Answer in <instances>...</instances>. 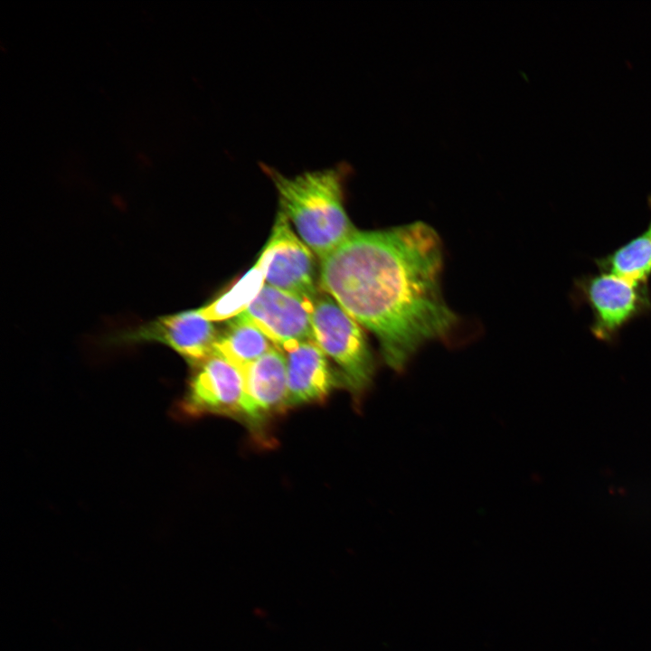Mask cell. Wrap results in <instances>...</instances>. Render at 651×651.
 <instances>
[{
    "label": "cell",
    "instance_id": "cell-1",
    "mask_svg": "<svg viewBox=\"0 0 651 651\" xmlns=\"http://www.w3.org/2000/svg\"><path fill=\"white\" fill-rule=\"evenodd\" d=\"M443 247L416 222L355 231L319 260V285L378 340L385 363L402 372L426 343L444 339L458 317L441 288Z\"/></svg>",
    "mask_w": 651,
    "mask_h": 651
},
{
    "label": "cell",
    "instance_id": "cell-2",
    "mask_svg": "<svg viewBox=\"0 0 651 651\" xmlns=\"http://www.w3.org/2000/svg\"><path fill=\"white\" fill-rule=\"evenodd\" d=\"M261 168L276 187L279 210L319 260L356 231L344 204L347 165L339 163L294 176L267 165L261 164Z\"/></svg>",
    "mask_w": 651,
    "mask_h": 651
},
{
    "label": "cell",
    "instance_id": "cell-3",
    "mask_svg": "<svg viewBox=\"0 0 651 651\" xmlns=\"http://www.w3.org/2000/svg\"><path fill=\"white\" fill-rule=\"evenodd\" d=\"M314 340L340 369L343 383L359 399L369 389L375 361L360 325L328 294L314 299Z\"/></svg>",
    "mask_w": 651,
    "mask_h": 651
},
{
    "label": "cell",
    "instance_id": "cell-4",
    "mask_svg": "<svg viewBox=\"0 0 651 651\" xmlns=\"http://www.w3.org/2000/svg\"><path fill=\"white\" fill-rule=\"evenodd\" d=\"M574 285L578 297L591 310L590 332L600 341L613 342L625 326L651 310L646 285L602 271L583 276Z\"/></svg>",
    "mask_w": 651,
    "mask_h": 651
},
{
    "label": "cell",
    "instance_id": "cell-5",
    "mask_svg": "<svg viewBox=\"0 0 651 651\" xmlns=\"http://www.w3.org/2000/svg\"><path fill=\"white\" fill-rule=\"evenodd\" d=\"M262 253L266 258V284L312 300L321 292L314 253L297 236L280 210Z\"/></svg>",
    "mask_w": 651,
    "mask_h": 651
},
{
    "label": "cell",
    "instance_id": "cell-6",
    "mask_svg": "<svg viewBox=\"0 0 651 651\" xmlns=\"http://www.w3.org/2000/svg\"><path fill=\"white\" fill-rule=\"evenodd\" d=\"M314 300L264 284L243 313L285 351L296 344L315 341L312 328Z\"/></svg>",
    "mask_w": 651,
    "mask_h": 651
},
{
    "label": "cell",
    "instance_id": "cell-7",
    "mask_svg": "<svg viewBox=\"0 0 651 651\" xmlns=\"http://www.w3.org/2000/svg\"><path fill=\"white\" fill-rule=\"evenodd\" d=\"M184 408L191 414L242 417L244 381L240 369L217 353L197 364Z\"/></svg>",
    "mask_w": 651,
    "mask_h": 651
},
{
    "label": "cell",
    "instance_id": "cell-8",
    "mask_svg": "<svg viewBox=\"0 0 651 651\" xmlns=\"http://www.w3.org/2000/svg\"><path fill=\"white\" fill-rule=\"evenodd\" d=\"M244 381L242 418L259 425L288 408V375L285 354L273 347L241 370Z\"/></svg>",
    "mask_w": 651,
    "mask_h": 651
},
{
    "label": "cell",
    "instance_id": "cell-9",
    "mask_svg": "<svg viewBox=\"0 0 651 651\" xmlns=\"http://www.w3.org/2000/svg\"><path fill=\"white\" fill-rule=\"evenodd\" d=\"M282 352L287 359L288 408L323 401L339 383L315 341L301 342Z\"/></svg>",
    "mask_w": 651,
    "mask_h": 651
},
{
    "label": "cell",
    "instance_id": "cell-10",
    "mask_svg": "<svg viewBox=\"0 0 651 651\" xmlns=\"http://www.w3.org/2000/svg\"><path fill=\"white\" fill-rule=\"evenodd\" d=\"M142 334L144 337L165 342L195 364L214 353L219 335L212 321L200 309L160 319Z\"/></svg>",
    "mask_w": 651,
    "mask_h": 651
},
{
    "label": "cell",
    "instance_id": "cell-11",
    "mask_svg": "<svg viewBox=\"0 0 651 651\" xmlns=\"http://www.w3.org/2000/svg\"><path fill=\"white\" fill-rule=\"evenodd\" d=\"M276 347L269 338L243 313L231 317L219 333L214 353L241 371Z\"/></svg>",
    "mask_w": 651,
    "mask_h": 651
},
{
    "label": "cell",
    "instance_id": "cell-12",
    "mask_svg": "<svg viewBox=\"0 0 651 651\" xmlns=\"http://www.w3.org/2000/svg\"><path fill=\"white\" fill-rule=\"evenodd\" d=\"M648 203L651 210V196ZM596 264L599 271L647 285L651 276V218L643 232L610 254L596 259Z\"/></svg>",
    "mask_w": 651,
    "mask_h": 651
},
{
    "label": "cell",
    "instance_id": "cell-13",
    "mask_svg": "<svg viewBox=\"0 0 651 651\" xmlns=\"http://www.w3.org/2000/svg\"><path fill=\"white\" fill-rule=\"evenodd\" d=\"M266 259L261 254L255 267L227 294L200 309L209 320L233 317L243 312L265 284Z\"/></svg>",
    "mask_w": 651,
    "mask_h": 651
}]
</instances>
